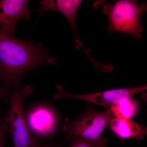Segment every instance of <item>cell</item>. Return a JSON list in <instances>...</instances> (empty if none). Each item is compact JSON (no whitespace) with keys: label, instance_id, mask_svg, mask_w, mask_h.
Returning <instances> with one entry per match:
<instances>
[{"label":"cell","instance_id":"cell-10","mask_svg":"<svg viewBox=\"0 0 147 147\" xmlns=\"http://www.w3.org/2000/svg\"><path fill=\"white\" fill-rule=\"evenodd\" d=\"M139 108L137 101L130 98L113 105L109 110L114 118L130 119L136 115Z\"/></svg>","mask_w":147,"mask_h":147},{"label":"cell","instance_id":"cell-6","mask_svg":"<svg viewBox=\"0 0 147 147\" xmlns=\"http://www.w3.org/2000/svg\"><path fill=\"white\" fill-rule=\"evenodd\" d=\"M30 1L27 0L0 1V29L15 36L17 22L29 20L32 11L29 10Z\"/></svg>","mask_w":147,"mask_h":147},{"label":"cell","instance_id":"cell-5","mask_svg":"<svg viewBox=\"0 0 147 147\" xmlns=\"http://www.w3.org/2000/svg\"><path fill=\"white\" fill-rule=\"evenodd\" d=\"M57 92L53 96L54 99L71 98L88 101L104 106L106 110L113 105L131 98L137 94L147 90V85L141 86L109 90L106 91L86 94H72L66 92L62 85L56 86Z\"/></svg>","mask_w":147,"mask_h":147},{"label":"cell","instance_id":"cell-11","mask_svg":"<svg viewBox=\"0 0 147 147\" xmlns=\"http://www.w3.org/2000/svg\"><path fill=\"white\" fill-rule=\"evenodd\" d=\"M70 140L71 144L68 147H98L97 142L82 137H74Z\"/></svg>","mask_w":147,"mask_h":147},{"label":"cell","instance_id":"cell-12","mask_svg":"<svg viewBox=\"0 0 147 147\" xmlns=\"http://www.w3.org/2000/svg\"><path fill=\"white\" fill-rule=\"evenodd\" d=\"M7 131V121L6 116L0 125V147H4L5 139Z\"/></svg>","mask_w":147,"mask_h":147},{"label":"cell","instance_id":"cell-7","mask_svg":"<svg viewBox=\"0 0 147 147\" xmlns=\"http://www.w3.org/2000/svg\"><path fill=\"white\" fill-rule=\"evenodd\" d=\"M83 1L81 0H41V5L38 9L32 11L39 12L40 15L50 10H56L62 13L68 20L75 37L76 44L82 42L76 28V13Z\"/></svg>","mask_w":147,"mask_h":147},{"label":"cell","instance_id":"cell-14","mask_svg":"<svg viewBox=\"0 0 147 147\" xmlns=\"http://www.w3.org/2000/svg\"><path fill=\"white\" fill-rule=\"evenodd\" d=\"M40 147H58L56 146H54L53 145H40Z\"/></svg>","mask_w":147,"mask_h":147},{"label":"cell","instance_id":"cell-3","mask_svg":"<svg viewBox=\"0 0 147 147\" xmlns=\"http://www.w3.org/2000/svg\"><path fill=\"white\" fill-rule=\"evenodd\" d=\"M33 92L28 85L20 89L9 92L10 99L9 110L6 114L7 130L11 134L14 147H40V144L32 136L24 117V104L25 98Z\"/></svg>","mask_w":147,"mask_h":147},{"label":"cell","instance_id":"cell-1","mask_svg":"<svg viewBox=\"0 0 147 147\" xmlns=\"http://www.w3.org/2000/svg\"><path fill=\"white\" fill-rule=\"evenodd\" d=\"M57 59L51 57L40 42L26 41L6 33L0 29V101L6 102L9 88H21L25 74L44 64L56 65Z\"/></svg>","mask_w":147,"mask_h":147},{"label":"cell","instance_id":"cell-2","mask_svg":"<svg viewBox=\"0 0 147 147\" xmlns=\"http://www.w3.org/2000/svg\"><path fill=\"white\" fill-rule=\"evenodd\" d=\"M101 9L108 18V33H124L131 35L134 40L142 38L144 28L141 17L147 10L146 3L138 5L137 1L119 0L113 5L110 3L103 5Z\"/></svg>","mask_w":147,"mask_h":147},{"label":"cell","instance_id":"cell-9","mask_svg":"<svg viewBox=\"0 0 147 147\" xmlns=\"http://www.w3.org/2000/svg\"><path fill=\"white\" fill-rule=\"evenodd\" d=\"M108 126L121 139L134 138L136 140H142L147 133L146 127L144 125L127 119L113 118Z\"/></svg>","mask_w":147,"mask_h":147},{"label":"cell","instance_id":"cell-16","mask_svg":"<svg viewBox=\"0 0 147 147\" xmlns=\"http://www.w3.org/2000/svg\"><path fill=\"white\" fill-rule=\"evenodd\" d=\"M2 119L1 118V113H0V120Z\"/></svg>","mask_w":147,"mask_h":147},{"label":"cell","instance_id":"cell-15","mask_svg":"<svg viewBox=\"0 0 147 147\" xmlns=\"http://www.w3.org/2000/svg\"><path fill=\"white\" fill-rule=\"evenodd\" d=\"M3 121V119H2L0 120V125H1V124L2 123Z\"/></svg>","mask_w":147,"mask_h":147},{"label":"cell","instance_id":"cell-13","mask_svg":"<svg viewBox=\"0 0 147 147\" xmlns=\"http://www.w3.org/2000/svg\"><path fill=\"white\" fill-rule=\"evenodd\" d=\"M98 147H107V140L101 137L97 142Z\"/></svg>","mask_w":147,"mask_h":147},{"label":"cell","instance_id":"cell-8","mask_svg":"<svg viewBox=\"0 0 147 147\" xmlns=\"http://www.w3.org/2000/svg\"><path fill=\"white\" fill-rule=\"evenodd\" d=\"M28 118L30 127L36 134L48 136L55 131L57 117L50 108L43 107L35 108L30 113Z\"/></svg>","mask_w":147,"mask_h":147},{"label":"cell","instance_id":"cell-4","mask_svg":"<svg viewBox=\"0 0 147 147\" xmlns=\"http://www.w3.org/2000/svg\"><path fill=\"white\" fill-rule=\"evenodd\" d=\"M113 118L109 110L98 112L88 107L74 120L65 119L61 128L64 134V141L68 142L72 137H79L97 142Z\"/></svg>","mask_w":147,"mask_h":147}]
</instances>
